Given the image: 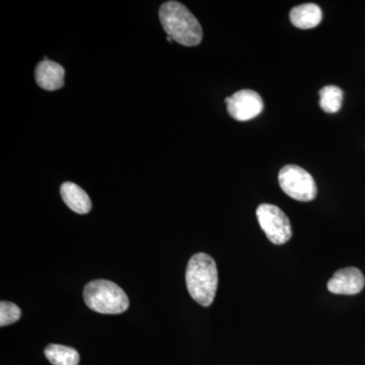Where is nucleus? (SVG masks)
<instances>
[{"mask_svg": "<svg viewBox=\"0 0 365 365\" xmlns=\"http://www.w3.org/2000/svg\"><path fill=\"white\" fill-rule=\"evenodd\" d=\"M160 23L173 41L187 47L200 44L202 28L193 14L178 1L165 2L160 9Z\"/></svg>", "mask_w": 365, "mask_h": 365, "instance_id": "obj_1", "label": "nucleus"}, {"mask_svg": "<svg viewBox=\"0 0 365 365\" xmlns=\"http://www.w3.org/2000/svg\"><path fill=\"white\" fill-rule=\"evenodd\" d=\"M186 284L192 299L200 306H211L217 290L218 273L209 255L199 253L191 257L186 269Z\"/></svg>", "mask_w": 365, "mask_h": 365, "instance_id": "obj_2", "label": "nucleus"}, {"mask_svg": "<svg viewBox=\"0 0 365 365\" xmlns=\"http://www.w3.org/2000/svg\"><path fill=\"white\" fill-rule=\"evenodd\" d=\"M86 306L98 314H119L128 309L129 299L123 289L112 281L93 280L83 289Z\"/></svg>", "mask_w": 365, "mask_h": 365, "instance_id": "obj_3", "label": "nucleus"}, {"mask_svg": "<svg viewBox=\"0 0 365 365\" xmlns=\"http://www.w3.org/2000/svg\"><path fill=\"white\" fill-rule=\"evenodd\" d=\"M278 181L287 195L302 202L314 200L317 196L316 182L306 170L295 165H287L280 170Z\"/></svg>", "mask_w": 365, "mask_h": 365, "instance_id": "obj_4", "label": "nucleus"}, {"mask_svg": "<svg viewBox=\"0 0 365 365\" xmlns=\"http://www.w3.org/2000/svg\"><path fill=\"white\" fill-rule=\"evenodd\" d=\"M259 225L269 241L275 245H283L292 237L289 218L277 206L272 204H261L256 211Z\"/></svg>", "mask_w": 365, "mask_h": 365, "instance_id": "obj_5", "label": "nucleus"}, {"mask_svg": "<svg viewBox=\"0 0 365 365\" xmlns=\"http://www.w3.org/2000/svg\"><path fill=\"white\" fill-rule=\"evenodd\" d=\"M227 111L237 121H249L261 114L264 103L261 96L252 90L237 91L232 97L225 98Z\"/></svg>", "mask_w": 365, "mask_h": 365, "instance_id": "obj_6", "label": "nucleus"}, {"mask_svg": "<svg viewBox=\"0 0 365 365\" xmlns=\"http://www.w3.org/2000/svg\"><path fill=\"white\" fill-rule=\"evenodd\" d=\"M365 285L364 274L359 268L340 269L329 280V292L335 294L354 295L362 292Z\"/></svg>", "mask_w": 365, "mask_h": 365, "instance_id": "obj_7", "label": "nucleus"}, {"mask_svg": "<svg viewBox=\"0 0 365 365\" xmlns=\"http://www.w3.org/2000/svg\"><path fill=\"white\" fill-rule=\"evenodd\" d=\"M36 83L46 91H56L63 88L66 71L56 62L47 60L36 67Z\"/></svg>", "mask_w": 365, "mask_h": 365, "instance_id": "obj_8", "label": "nucleus"}, {"mask_svg": "<svg viewBox=\"0 0 365 365\" xmlns=\"http://www.w3.org/2000/svg\"><path fill=\"white\" fill-rule=\"evenodd\" d=\"M60 194L64 203L74 212L78 215H86L91 209L90 197L86 193L85 190L71 182H66L60 188Z\"/></svg>", "mask_w": 365, "mask_h": 365, "instance_id": "obj_9", "label": "nucleus"}, {"mask_svg": "<svg viewBox=\"0 0 365 365\" xmlns=\"http://www.w3.org/2000/svg\"><path fill=\"white\" fill-rule=\"evenodd\" d=\"M290 21L292 25L302 30L314 29L321 24L323 19L321 7L314 4H302L290 11Z\"/></svg>", "mask_w": 365, "mask_h": 365, "instance_id": "obj_10", "label": "nucleus"}, {"mask_svg": "<svg viewBox=\"0 0 365 365\" xmlns=\"http://www.w3.org/2000/svg\"><path fill=\"white\" fill-rule=\"evenodd\" d=\"M45 356L53 365H78L79 354L74 348L59 344L46 347Z\"/></svg>", "mask_w": 365, "mask_h": 365, "instance_id": "obj_11", "label": "nucleus"}, {"mask_svg": "<svg viewBox=\"0 0 365 365\" xmlns=\"http://www.w3.org/2000/svg\"><path fill=\"white\" fill-rule=\"evenodd\" d=\"M319 107L326 113H337L343 102V91L336 86H326L319 91Z\"/></svg>", "mask_w": 365, "mask_h": 365, "instance_id": "obj_12", "label": "nucleus"}, {"mask_svg": "<svg viewBox=\"0 0 365 365\" xmlns=\"http://www.w3.org/2000/svg\"><path fill=\"white\" fill-rule=\"evenodd\" d=\"M21 311L20 307L13 302H0V326H9L16 323L21 319Z\"/></svg>", "mask_w": 365, "mask_h": 365, "instance_id": "obj_13", "label": "nucleus"}]
</instances>
